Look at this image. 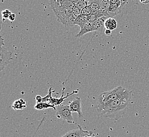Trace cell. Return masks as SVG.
Instances as JSON below:
<instances>
[{"label": "cell", "mask_w": 149, "mask_h": 137, "mask_svg": "<svg viewBox=\"0 0 149 137\" xmlns=\"http://www.w3.org/2000/svg\"><path fill=\"white\" fill-rule=\"evenodd\" d=\"M132 98V92L126 90L122 97L104 106H96L100 117L119 120L125 114Z\"/></svg>", "instance_id": "1"}, {"label": "cell", "mask_w": 149, "mask_h": 137, "mask_svg": "<svg viewBox=\"0 0 149 137\" xmlns=\"http://www.w3.org/2000/svg\"><path fill=\"white\" fill-rule=\"evenodd\" d=\"M126 90L122 86H118L110 91L104 92L98 97L96 106H104L107 103L118 99L123 95Z\"/></svg>", "instance_id": "2"}, {"label": "cell", "mask_w": 149, "mask_h": 137, "mask_svg": "<svg viewBox=\"0 0 149 137\" xmlns=\"http://www.w3.org/2000/svg\"><path fill=\"white\" fill-rule=\"evenodd\" d=\"M54 12L57 17L58 22L62 23L63 26H74V20H76L77 17L74 15L72 10H61L54 11Z\"/></svg>", "instance_id": "3"}, {"label": "cell", "mask_w": 149, "mask_h": 137, "mask_svg": "<svg viewBox=\"0 0 149 137\" xmlns=\"http://www.w3.org/2000/svg\"><path fill=\"white\" fill-rule=\"evenodd\" d=\"M78 0H50V4L54 11L61 10H72Z\"/></svg>", "instance_id": "4"}, {"label": "cell", "mask_w": 149, "mask_h": 137, "mask_svg": "<svg viewBox=\"0 0 149 137\" xmlns=\"http://www.w3.org/2000/svg\"><path fill=\"white\" fill-rule=\"evenodd\" d=\"M57 116L58 118L65 120L68 123H74V119L72 115V112L69 105L60 104L56 109Z\"/></svg>", "instance_id": "5"}, {"label": "cell", "mask_w": 149, "mask_h": 137, "mask_svg": "<svg viewBox=\"0 0 149 137\" xmlns=\"http://www.w3.org/2000/svg\"><path fill=\"white\" fill-rule=\"evenodd\" d=\"M12 53L8 50L5 45L0 46V71H3L12 59Z\"/></svg>", "instance_id": "6"}, {"label": "cell", "mask_w": 149, "mask_h": 137, "mask_svg": "<svg viewBox=\"0 0 149 137\" xmlns=\"http://www.w3.org/2000/svg\"><path fill=\"white\" fill-rule=\"evenodd\" d=\"M78 129L69 131L61 137H84L94 134L92 131L84 130L80 125H78Z\"/></svg>", "instance_id": "7"}, {"label": "cell", "mask_w": 149, "mask_h": 137, "mask_svg": "<svg viewBox=\"0 0 149 137\" xmlns=\"http://www.w3.org/2000/svg\"><path fill=\"white\" fill-rule=\"evenodd\" d=\"M69 107L72 112H77L79 118L84 117L81 108V100L79 97L76 98L70 103Z\"/></svg>", "instance_id": "8"}, {"label": "cell", "mask_w": 149, "mask_h": 137, "mask_svg": "<svg viewBox=\"0 0 149 137\" xmlns=\"http://www.w3.org/2000/svg\"><path fill=\"white\" fill-rule=\"evenodd\" d=\"M108 17L105 16L99 18L94 22H92V26L93 31L102 32L105 28V22Z\"/></svg>", "instance_id": "9"}, {"label": "cell", "mask_w": 149, "mask_h": 137, "mask_svg": "<svg viewBox=\"0 0 149 137\" xmlns=\"http://www.w3.org/2000/svg\"><path fill=\"white\" fill-rule=\"evenodd\" d=\"M64 90H65V88H63V93H62V95L61 97L59 98V99H57V98H54L51 97L50 100L49 101V103L52 104L54 106H59L60 105L63 101H65V99H66L69 96H70L71 95L74 94V93H77L78 91H73L72 93H70V94H67L65 97H63V94H64Z\"/></svg>", "instance_id": "10"}, {"label": "cell", "mask_w": 149, "mask_h": 137, "mask_svg": "<svg viewBox=\"0 0 149 137\" xmlns=\"http://www.w3.org/2000/svg\"><path fill=\"white\" fill-rule=\"evenodd\" d=\"M123 7L120 4H110L108 10L109 17H114L120 13Z\"/></svg>", "instance_id": "11"}, {"label": "cell", "mask_w": 149, "mask_h": 137, "mask_svg": "<svg viewBox=\"0 0 149 137\" xmlns=\"http://www.w3.org/2000/svg\"><path fill=\"white\" fill-rule=\"evenodd\" d=\"M93 32V26H92V23L91 22H88L86 23V24L84 26L83 28L82 29H81L80 32L78 33L75 37L78 38V37H81L82 36H83L84 35L89 33Z\"/></svg>", "instance_id": "12"}, {"label": "cell", "mask_w": 149, "mask_h": 137, "mask_svg": "<svg viewBox=\"0 0 149 137\" xmlns=\"http://www.w3.org/2000/svg\"><path fill=\"white\" fill-rule=\"evenodd\" d=\"M88 22V16L80 15L74 20V25L78 26L81 29H82Z\"/></svg>", "instance_id": "13"}, {"label": "cell", "mask_w": 149, "mask_h": 137, "mask_svg": "<svg viewBox=\"0 0 149 137\" xmlns=\"http://www.w3.org/2000/svg\"><path fill=\"white\" fill-rule=\"evenodd\" d=\"M118 23L116 21L113 17H108L105 22V28L111 31L114 30L117 28Z\"/></svg>", "instance_id": "14"}, {"label": "cell", "mask_w": 149, "mask_h": 137, "mask_svg": "<svg viewBox=\"0 0 149 137\" xmlns=\"http://www.w3.org/2000/svg\"><path fill=\"white\" fill-rule=\"evenodd\" d=\"M103 0H88V4L93 12H100V4Z\"/></svg>", "instance_id": "15"}, {"label": "cell", "mask_w": 149, "mask_h": 137, "mask_svg": "<svg viewBox=\"0 0 149 137\" xmlns=\"http://www.w3.org/2000/svg\"><path fill=\"white\" fill-rule=\"evenodd\" d=\"M110 6V0H103L100 4V12L105 17H109L108 10Z\"/></svg>", "instance_id": "16"}, {"label": "cell", "mask_w": 149, "mask_h": 137, "mask_svg": "<svg viewBox=\"0 0 149 137\" xmlns=\"http://www.w3.org/2000/svg\"><path fill=\"white\" fill-rule=\"evenodd\" d=\"M12 107L15 110H23L26 107V101L23 100L22 99L15 100L14 103H13Z\"/></svg>", "instance_id": "17"}, {"label": "cell", "mask_w": 149, "mask_h": 137, "mask_svg": "<svg viewBox=\"0 0 149 137\" xmlns=\"http://www.w3.org/2000/svg\"><path fill=\"white\" fill-rule=\"evenodd\" d=\"M35 108L38 110H42L48 108H52L54 110H56L57 108L55 106L52 105L49 103H48L47 102H41L37 103V104L35 105Z\"/></svg>", "instance_id": "18"}, {"label": "cell", "mask_w": 149, "mask_h": 137, "mask_svg": "<svg viewBox=\"0 0 149 137\" xmlns=\"http://www.w3.org/2000/svg\"><path fill=\"white\" fill-rule=\"evenodd\" d=\"M104 16L103 14L100 12H93L91 15L88 16V20L89 22H92Z\"/></svg>", "instance_id": "19"}, {"label": "cell", "mask_w": 149, "mask_h": 137, "mask_svg": "<svg viewBox=\"0 0 149 137\" xmlns=\"http://www.w3.org/2000/svg\"><path fill=\"white\" fill-rule=\"evenodd\" d=\"M88 5V1L87 0H78L75 6H77L78 9H80V10H81Z\"/></svg>", "instance_id": "20"}, {"label": "cell", "mask_w": 149, "mask_h": 137, "mask_svg": "<svg viewBox=\"0 0 149 137\" xmlns=\"http://www.w3.org/2000/svg\"><path fill=\"white\" fill-rule=\"evenodd\" d=\"M93 12L92 9L90 6H86L85 8L82 9L80 12V15H86V16H89V15H91Z\"/></svg>", "instance_id": "21"}, {"label": "cell", "mask_w": 149, "mask_h": 137, "mask_svg": "<svg viewBox=\"0 0 149 137\" xmlns=\"http://www.w3.org/2000/svg\"><path fill=\"white\" fill-rule=\"evenodd\" d=\"M12 13L11 11H10L9 10L6 9L2 12V21L4 22L7 19H9L10 15H11Z\"/></svg>", "instance_id": "22"}, {"label": "cell", "mask_w": 149, "mask_h": 137, "mask_svg": "<svg viewBox=\"0 0 149 137\" xmlns=\"http://www.w3.org/2000/svg\"><path fill=\"white\" fill-rule=\"evenodd\" d=\"M16 17V15L15 13H12L11 15H10L9 17V20L11 21H14Z\"/></svg>", "instance_id": "23"}, {"label": "cell", "mask_w": 149, "mask_h": 137, "mask_svg": "<svg viewBox=\"0 0 149 137\" xmlns=\"http://www.w3.org/2000/svg\"><path fill=\"white\" fill-rule=\"evenodd\" d=\"M42 98L41 95H37L36 97V100L37 101V103L41 102H42Z\"/></svg>", "instance_id": "24"}, {"label": "cell", "mask_w": 149, "mask_h": 137, "mask_svg": "<svg viewBox=\"0 0 149 137\" xmlns=\"http://www.w3.org/2000/svg\"><path fill=\"white\" fill-rule=\"evenodd\" d=\"M105 33L106 35L109 36V35H111L112 31L110 30H109V29H106V30H105Z\"/></svg>", "instance_id": "25"}, {"label": "cell", "mask_w": 149, "mask_h": 137, "mask_svg": "<svg viewBox=\"0 0 149 137\" xmlns=\"http://www.w3.org/2000/svg\"><path fill=\"white\" fill-rule=\"evenodd\" d=\"M141 3H143L144 4H147L149 3V0H140Z\"/></svg>", "instance_id": "26"}, {"label": "cell", "mask_w": 149, "mask_h": 137, "mask_svg": "<svg viewBox=\"0 0 149 137\" xmlns=\"http://www.w3.org/2000/svg\"><path fill=\"white\" fill-rule=\"evenodd\" d=\"M121 3H122V6L123 7V6L126 4L128 0H120Z\"/></svg>", "instance_id": "27"}, {"label": "cell", "mask_w": 149, "mask_h": 137, "mask_svg": "<svg viewBox=\"0 0 149 137\" xmlns=\"http://www.w3.org/2000/svg\"><path fill=\"white\" fill-rule=\"evenodd\" d=\"M88 137H95V135L94 134H92V135H90L89 136H88Z\"/></svg>", "instance_id": "28"}, {"label": "cell", "mask_w": 149, "mask_h": 137, "mask_svg": "<svg viewBox=\"0 0 149 137\" xmlns=\"http://www.w3.org/2000/svg\"><path fill=\"white\" fill-rule=\"evenodd\" d=\"M88 137V136H86V137Z\"/></svg>", "instance_id": "29"}, {"label": "cell", "mask_w": 149, "mask_h": 137, "mask_svg": "<svg viewBox=\"0 0 149 137\" xmlns=\"http://www.w3.org/2000/svg\"><path fill=\"white\" fill-rule=\"evenodd\" d=\"M87 1H88V0H87Z\"/></svg>", "instance_id": "30"}]
</instances>
